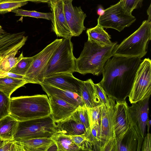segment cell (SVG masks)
<instances>
[{
    "mask_svg": "<svg viewBox=\"0 0 151 151\" xmlns=\"http://www.w3.org/2000/svg\"><path fill=\"white\" fill-rule=\"evenodd\" d=\"M142 60L138 58L112 56L105 63L99 83L108 97L125 100L131 91L136 74Z\"/></svg>",
    "mask_w": 151,
    "mask_h": 151,
    "instance_id": "obj_1",
    "label": "cell"
},
{
    "mask_svg": "<svg viewBox=\"0 0 151 151\" xmlns=\"http://www.w3.org/2000/svg\"><path fill=\"white\" fill-rule=\"evenodd\" d=\"M117 44L115 42L111 45L103 46L87 41L80 56L76 58V72L83 75H100L106 62L113 56V50Z\"/></svg>",
    "mask_w": 151,
    "mask_h": 151,
    "instance_id": "obj_2",
    "label": "cell"
},
{
    "mask_svg": "<svg viewBox=\"0 0 151 151\" xmlns=\"http://www.w3.org/2000/svg\"><path fill=\"white\" fill-rule=\"evenodd\" d=\"M49 99L46 95L22 96L10 98L9 115L18 121L51 115Z\"/></svg>",
    "mask_w": 151,
    "mask_h": 151,
    "instance_id": "obj_3",
    "label": "cell"
},
{
    "mask_svg": "<svg viewBox=\"0 0 151 151\" xmlns=\"http://www.w3.org/2000/svg\"><path fill=\"white\" fill-rule=\"evenodd\" d=\"M151 39V22L145 20L135 31L116 45L113 56L141 58L146 54Z\"/></svg>",
    "mask_w": 151,
    "mask_h": 151,
    "instance_id": "obj_4",
    "label": "cell"
},
{
    "mask_svg": "<svg viewBox=\"0 0 151 151\" xmlns=\"http://www.w3.org/2000/svg\"><path fill=\"white\" fill-rule=\"evenodd\" d=\"M71 38H63L46 68L44 78L55 74L76 72V59Z\"/></svg>",
    "mask_w": 151,
    "mask_h": 151,
    "instance_id": "obj_5",
    "label": "cell"
},
{
    "mask_svg": "<svg viewBox=\"0 0 151 151\" xmlns=\"http://www.w3.org/2000/svg\"><path fill=\"white\" fill-rule=\"evenodd\" d=\"M56 131V123L50 115L40 118L18 121L13 139L17 141L51 137Z\"/></svg>",
    "mask_w": 151,
    "mask_h": 151,
    "instance_id": "obj_6",
    "label": "cell"
},
{
    "mask_svg": "<svg viewBox=\"0 0 151 151\" xmlns=\"http://www.w3.org/2000/svg\"><path fill=\"white\" fill-rule=\"evenodd\" d=\"M136 20V18L125 9L119 1L103 10L97 19V24L104 28H112L120 32Z\"/></svg>",
    "mask_w": 151,
    "mask_h": 151,
    "instance_id": "obj_7",
    "label": "cell"
},
{
    "mask_svg": "<svg viewBox=\"0 0 151 151\" xmlns=\"http://www.w3.org/2000/svg\"><path fill=\"white\" fill-rule=\"evenodd\" d=\"M151 93V60H142L138 69L131 91L128 96L131 104L150 97Z\"/></svg>",
    "mask_w": 151,
    "mask_h": 151,
    "instance_id": "obj_8",
    "label": "cell"
},
{
    "mask_svg": "<svg viewBox=\"0 0 151 151\" xmlns=\"http://www.w3.org/2000/svg\"><path fill=\"white\" fill-rule=\"evenodd\" d=\"M62 39H55L38 53V56L24 76V79L27 83L40 85L42 83L44 73L48 63Z\"/></svg>",
    "mask_w": 151,
    "mask_h": 151,
    "instance_id": "obj_9",
    "label": "cell"
},
{
    "mask_svg": "<svg viewBox=\"0 0 151 151\" xmlns=\"http://www.w3.org/2000/svg\"><path fill=\"white\" fill-rule=\"evenodd\" d=\"M115 101L108 97L107 103L101 104L97 151H103L104 147L108 142L116 139L114 129Z\"/></svg>",
    "mask_w": 151,
    "mask_h": 151,
    "instance_id": "obj_10",
    "label": "cell"
},
{
    "mask_svg": "<svg viewBox=\"0 0 151 151\" xmlns=\"http://www.w3.org/2000/svg\"><path fill=\"white\" fill-rule=\"evenodd\" d=\"M64 0H52L48 3L52 14V30L59 37L71 38L72 33L64 12Z\"/></svg>",
    "mask_w": 151,
    "mask_h": 151,
    "instance_id": "obj_11",
    "label": "cell"
},
{
    "mask_svg": "<svg viewBox=\"0 0 151 151\" xmlns=\"http://www.w3.org/2000/svg\"><path fill=\"white\" fill-rule=\"evenodd\" d=\"M73 0H64V10L66 21L73 37L79 36L86 29L84 25L86 17L81 6H74Z\"/></svg>",
    "mask_w": 151,
    "mask_h": 151,
    "instance_id": "obj_12",
    "label": "cell"
},
{
    "mask_svg": "<svg viewBox=\"0 0 151 151\" xmlns=\"http://www.w3.org/2000/svg\"><path fill=\"white\" fill-rule=\"evenodd\" d=\"M83 81L75 78L72 73H64L46 77L44 78L42 83L77 93L80 96Z\"/></svg>",
    "mask_w": 151,
    "mask_h": 151,
    "instance_id": "obj_13",
    "label": "cell"
},
{
    "mask_svg": "<svg viewBox=\"0 0 151 151\" xmlns=\"http://www.w3.org/2000/svg\"><path fill=\"white\" fill-rule=\"evenodd\" d=\"M150 97L132 103L131 106H129L132 122L136 125L143 139L146 134V127L149 119Z\"/></svg>",
    "mask_w": 151,
    "mask_h": 151,
    "instance_id": "obj_14",
    "label": "cell"
},
{
    "mask_svg": "<svg viewBox=\"0 0 151 151\" xmlns=\"http://www.w3.org/2000/svg\"><path fill=\"white\" fill-rule=\"evenodd\" d=\"M114 132L116 140L122 137L132 123L129 106L125 100L116 101Z\"/></svg>",
    "mask_w": 151,
    "mask_h": 151,
    "instance_id": "obj_15",
    "label": "cell"
},
{
    "mask_svg": "<svg viewBox=\"0 0 151 151\" xmlns=\"http://www.w3.org/2000/svg\"><path fill=\"white\" fill-rule=\"evenodd\" d=\"M143 139L137 127L132 122L126 132L116 140L117 151H140Z\"/></svg>",
    "mask_w": 151,
    "mask_h": 151,
    "instance_id": "obj_16",
    "label": "cell"
},
{
    "mask_svg": "<svg viewBox=\"0 0 151 151\" xmlns=\"http://www.w3.org/2000/svg\"><path fill=\"white\" fill-rule=\"evenodd\" d=\"M51 109V115L55 123L69 117L77 106L53 96H48Z\"/></svg>",
    "mask_w": 151,
    "mask_h": 151,
    "instance_id": "obj_17",
    "label": "cell"
},
{
    "mask_svg": "<svg viewBox=\"0 0 151 151\" xmlns=\"http://www.w3.org/2000/svg\"><path fill=\"white\" fill-rule=\"evenodd\" d=\"M40 85L48 96L56 97L77 106L84 104L81 97L77 93L48 84L42 83Z\"/></svg>",
    "mask_w": 151,
    "mask_h": 151,
    "instance_id": "obj_18",
    "label": "cell"
},
{
    "mask_svg": "<svg viewBox=\"0 0 151 151\" xmlns=\"http://www.w3.org/2000/svg\"><path fill=\"white\" fill-rule=\"evenodd\" d=\"M55 123L56 132L66 136L82 135L86 132L84 125L71 116Z\"/></svg>",
    "mask_w": 151,
    "mask_h": 151,
    "instance_id": "obj_19",
    "label": "cell"
},
{
    "mask_svg": "<svg viewBox=\"0 0 151 151\" xmlns=\"http://www.w3.org/2000/svg\"><path fill=\"white\" fill-rule=\"evenodd\" d=\"M93 82L90 78L83 81L81 88L80 96L84 103L88 107L92 108L102 104L97 96Z\"/></svg>",
    "mask_w": 151,
    "mask_h": 151,
    "instance_id": "obj_20",
    "label": "cell"
},
{
    "mask_svg": "<svg viewBox=\"0 0 151 151\" xmlns=\"http://www.w3.org/2000/svg\"><path fill=\"white\" fill-rule=\"evenodd\" d=\"M16 141L23 147L25 151H47L55 143L51 137L38 138Z\"/></svg>",
    "mask_w": 151,
    "mask_h": 151,
    "instance_id": "obj_21",
    "label": "cell"
},
{
    "mask_svg": "<svg viewBox=\"0 0 151 151\" xmlns=\"http://www.w3.org/2000/svg\"><path fill=\"white\" fill-rule=\"evenodd\" d=\"M86 32L88 36V41L103 46H110L114 43L110 40L111 35L98 24L94 27L88 29Z\"/></svg>",
    "mask_w": 151,
    "mask_h": 151,
    "instance_id": "obj_22",
    "label": "cell"
},
{
    "mask_svg": "<svg viewBox=\"0 0 151 151\" xmlns=\"http://www.w3.org/2000/svg\"><path fill=\"white\" fill-rule=\"evenodd\" d=\"M18 121L9 115L0 119V138L13 140Z\"/></svg>",
    "mask_w": 151,
    "mask_h": 151,
    "instance_id": "obj_23",
    "label": "cell"
},
{
    "mask_svg": "<svg viewBox=\"0 0 151 151\" xmlns=\"http://www.w3.org/2000/svg\"><path fill=\"white\" fill-rule=\"evenodd\" d=\"M51 138L55 142L57 148V151H81L69 136L56 131L52 135Z\"/></svg>",
    "mask_w": 151,
    "mask_h": 151,
    "instance_id": "obj_24",
    "label": "cell"
},
{
    "mask_svg": "<svg viewBox=\"0 0 151 151\" xmlns=\"http://www.w3.org/2000/svg\"><path fill=\"white\" fill-rule=\"evenodd\" d=\"M27 83L26 81L23 79L8 77L0 78V91L10 97L14 91Z\"/></svg>",
    "mask_w": 151,
    "mask_h": 151,
    "instance_id": "obj_25",
    "label": "cell"
},
{
    "mask_svg": "<svg viewBox=\"0 0 151 151\" xmlns=\"http://www.w3.org/2000/svg\"><path fill=\"white\" fill-rule=\"evenodd\" d=\"M89 131L82 135L69 136L81 151H93V144L89 136Z\"/></svg>",
    "mask_w": 151,
    "mask_h": 151,
    "instance_id": "obj_26",
    "label": "cell"
},
{
    "mask_svg": "<svg viewBox=\"0 0 151 151\" xmlns=\"http://www.w3.org/2000/svg\"><path fill=\"white\" fill-rule=\"evenodd\" d=\"M38 55L37 53L32 57H23L9 72L24 76Z\"/></svg>",
    "mask_w": 151,
    "mask_h": 151,
    "instance_id": "obj_27",
    "label": "cell"
},
{
    "mask_svg": "<svg viewBox=\"0 0 151 151\" xmlns=\"http://www.w3.org/2000/svg\"><path fill=\"white\" fill-rule=\"evenodd\" d=\"M19 51H16L4 57L0 64V71L9 72L23 57L22 52L18 57L15 55Z\"/></svg>",
    "mask_w": 151,
    "mask_h": 151,
    "instance_id": "obj_28",
    "label": "cell"
},
{
    "mask_svg": "<svg viewBox=\"0 0 151 151\" xmlns=\"http://www.w3.org/2000/svg\"><path fill=\"white\" fill-rule=\"evenodd\" d=\"M71 116L83 124L85 126L86 131L90 129L88 107L85 104L77 106Z\"/></svg>",
    "mask_w": 151,
    "mask_h": 151,
    "instance_id": "obj_29",
    "label": "cell"
},
{
    "mask_svg": "<svg viewBox=\"0 0 151 151\" xmlns=\"http://www.w3.org/2000/svg\"><path fill=\"white\" fill-rule=\"evenodd\" d=\"M22 0H0V14H4L18 9L28 3Z\"/></svg>",
    "mask_w": 151,
    "mask_h": 151,
    "instance_id": "obj_30",
    "label": "cell"
},
{
    "mask_svg": "<svg viewBox=\"0 0 151 151\" xmlns=\"http://www.w3.org/2000/svg\"><path fill=\"white\" fill-rule=\"evenodd\" d=\"M11 12L14 13L16 16L29 17L37 18H41L51 20L52 19V13H42L35 11H28L17 9Z\"/></svg>",
    "mask_w": 151,
    "mask_h": 151,
    "instance_id": "obj_31",
    "label": "cell"
},
{
    "mask_svg": "<svg viewBox=\"0 0 151 151\" xmlns=\"http://www.w3.org/2000/svg\"><path fill=\"white\" fill-rule=\"evenodd\" d=\"M0 151H25L23 147L13 140H6L0 138Z\"/></svg>",
    "mask_w": 151,
    "mask_h": 151,
    "instance_id": "obj_32",
    "label": "cell"
},
{
    "mask_svg": "<svg viewBox=\"0 0 151 151\" xmlns=\"http://www.w3.org/2000/svg\"><path fill=\"white\" fill-rule=\"evenodd\" d=\"M10 98L0 91V119L9 115Z\"/></svg>",
    "mask_w": 151,
    "mask_h": 151,
    "instance_id": "obj_33",
    "label": "cell"
},
{
    "mask_svg": "<svg viewBox=\"0 0 151 151\" xmlns=\"http://www.w3.org/2000/svg\"><path fill=\"white\" fill-rule=\"evenodd\" d=\"M101 104L92 108L88 107L90 125L96 123L100 126L101 119Z\"/></svg>",
    "mask_w": 151,
    "mask_h": 151,
    "instance_id": "obj_34",
    "label": "cell"
},
{
    "mask_svg": "<svg viewBox=\"0 0 151 151\" xmlns=\"http://www.w3.org/2000/svg\"><path fill=\"white\" fill-rule=\"evenodd\" d=\"M144 0H126L124 7L128 12L132 13L135 9L141 7Z\"/></svg>",
    "mask_w": 151,
    "mask_h": 151,
    "instance_id": "obj_35",
    "label": "cell"
},
{
    "mask_svg": "<svg viewBox=\"0 0 151 151\" xmlns=\"http://www.w3.org/2000/svg\"><path fill=\"white\" fill-rule=\"evenodd\" d=\"M96 93L100 99L102 104H106L108 101V97L103 88L99 83H94Z\"/></svg>",
    "mask_w": 151,
    "mask_h": 151,
    "instance_id": "obj_36",
    "label": "cell"
},
{
    "mask_svg": "<svg viewBox=\"0 0 151 151\" xmlns=\"http://www.w3.org/2000/svg\"><path fill=\"white\" fill-rule=\"evenodd\" d=\"M151 135L147 133L143 138L141 151H151Z\"/></svg>",
    "mask_w": 151,
    "mask_h": 151,
    "instance_id": "obj_37",
    "label": "cell"
},
{
    "mask_svg": "<svg viewBox=\"0 0 151 151\" xmlns=\"http://www.w3.org/2000/svg\"><path fill=\"white\" fill-rule=\"evenodd\" d=\"M24 76L18 75L9 72L0 71V78L8 77L24 79Z\"/></svg>",
    "mask_w": 151,
    "mask_h": 151,
    "instance_id": "obj_38",
    "label": "cell"
},
{
    "mask_svg": "<svg viewBox=\"0 0 151 151\" xmlns=\"http://www.w3.org/2000/svg\"><path fill=\"white\" fill-rule=\"evenodd\" d=\"M26 1H31L38 3H48L52 0H22Z\"/></svg>",
    "mask_w": 151,
    "mask_h": 151,
    "instance_id": "obj_39",
    "label": "cell"
},
{
    "mask_svg": "<svg viewBox=\"0 0 151 151\" xmlns=\"http://www.w3.org/2000/svg\"><path fill=\"white\" fill-rule=\"evenodd\" d=\"M147 13L148 16V18L147 20L151 22V4L147 10Z\"/></svg>",
    "mask_w": 151,
    "mask_h": 151,
    "instance_id": "obj_40",
    "label": "cell"
},
{
    "mask_svg": "<svg viewBox=\"0 0 151 151\" xmlns=\"http://www.w3.org/2000/svg\"><path fill=\"white\" fill-rule=\"evenodd\" d=\"M151 120L149 119L148 120L147 125V133H149V130L151 126Z\"/></svg>",
    "mask_w": 151,
    "mask_h": 151,
    "instance_id": "obj_41",
    "label": "cell"
},
{
    "mask_svg": "<svg viewBox=\"0 0 151 151\" xmlns=\"http://www.w3.org/2000/svg\"><path fill=\"white\" fill-rule=\"evenodd\" d=\"M6 32L3 29L2 27L0 25V35L4 34Z\"/></svg>",
    "mask_w": 151,
    "mask_h": 151,
    "instance_id": "obj_42",
    "label": "cell"
},
{
    "mask_svg": "<svg viewBox=\"0 0 151 151\" xmlns=\"http://www.w3.org/2000/svg\"><path fill=\"white\" fill-rule=\"evenodd\" d=\"M126 0H120V1L122 3L123 6H124Z\"/></svg>",
    "mask_w": 151,
    "mask_h": 151,
    "instance_id": "obj_43",
    "label": "cell"
},
{
    "mask_svg": "<svg viewBox=\"0 0 151 151\" xmlns=\"http://www.w3.org/2000/svg\"><path fill=\"white\" fill-rule=\"evenodd\" d=\"M4 58H2V57H1V58H0V64L1 63V60H2V59H3Z\"/></svg>",
    "mask_w": 151,
    "mask_h": 151,
    "instance_id": "obj_44",
    "label": "cell"
}]
</instances>
